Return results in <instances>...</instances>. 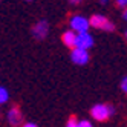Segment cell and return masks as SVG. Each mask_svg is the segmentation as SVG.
<instances>
[{
	"instance_id": "obj_14",
	"label": "cell",
	"mask_w": 127,
	"mask_h": 127,
	"mask_svg": "<svg viewBox=\"0 0 127 127\" xmlns=\"http://www.w3.org/2000/svg\"><path fill=\"white\" fill-rule=\"evenodd\" d=\"M22 127H37V124H34V123H22Z\"/></svg>"
},
{
	"instance_id": "obj_9",
	"label": "cell",
	"mask_w": 127,
	"mask_h": 127,
	"mask_svg": "<svg viewBox=\"0 0 127 127\" xmlns=\"http://www.w3.org/2000/svg\"><path fill=\"white\" fill-rule=\"evenodd\" d=\"M8 101H9V92H8V89L0 86V106L6 104Z\"/></svg>"
},
{
	"instance_id": "obj_3",
	"label": "cell",
	"mask_w": 127,
	"mask_h": 127,
	"mask_svg": "<svg viewBox=\"0 0 127 127\" xmlns=\"http://www.w3.org/2000/svg\"><path fill=\"white\" fill-rule=\"evenodd\" d=\"M69 28L75 32H84V31H89L90 22H89L87 17L75 14V15H72L70 20H69Z\"/></svg>"
},
{
	"instance_id": "obj_11",
	"label": "cell",
	"mask_w": 127,
	"mask_h": 127,
	"mask_svg": "<svg viewBox=\"0 0 127 127\" xmlns=\"http://www.w3.org/2000/svg\"><path fill=\"white\" fill-rule=\"evenodd\" d=\"M78 127H94V126L89 120H81V121H78Z\"/></svg>"
},
{
	"instance_id": "obj_13",
	"label": "cell",
	"mask_w": 127,
	"mask_h": 127,
	"mask_svg": "<svg viewBox=\"0 0 127 127\" xmlns=\"http://www.w3.org/2000/svg\"><path fill=\"white\" fill-rule=\"evenodd\" d=\"M120 8H127V0H115Z\"/></svg>"
},
{
	"instance_id": "obj_6",
	"label": "cell",
	"mask_w": 127,
	"mask_h": 127,
	"mask_svg": "<svg viewBox=\"0 0 127 127\" xmlns=\"http://www.w3.org/2000/svg\"><path fill=\"white\" fill-rule=\"evenodd\" d=\"M75 46L81 48V49H90L94 46V37L89 31L84 32H77V41H75Z\"/></svg>"
},
{
	"instance_id": "obj_7",
	"label": "cell",
	"mask_w": 127,
	"mask_h": 127,
	"mask_svg": "<svg viewBox=\"0 0 127 127\" xmlns=\"http://www.w3.org/2000/svg\"><path fill=\"white\" fill-rule=\"evenodd\" d=\"M6 120H8V124L12 126V127H19L22 123H23V116H22V112L19 107H11L6 113Z\"/></svg>"
},
{
	"instance_id": "obj_5",
	"label": "cell",
	"mask_w": 127,
	"mask_h": 127,
	"mask_svg": "<svg viewBox=\"0 0 127 127\" xmlns=\"http://www.w3.org/2000/svg\"><path fill=\"white\" fill-rule=\"evenodd\" d=\"M49 34V23L46 20H38L32 28V37L35 40H44Z\"/></svg>"
},
{
	"instance_id": "obj_12",
	"label": "cell",
	"mask_w": 127,
	"mask_h": 127,
	"mask_svg": "<svg viewBox=\"0 0 127 127\" xmlns=\"http://www.w3.org/2000/svg\"><path fill=\"white\" fill-rule=\"evenodd\" d=\"M121 90H123L124 94H127V77H124L121 80Z\"/></svg>"
},
{
	"instance_id": "obj_1",
	"label": "cell",
	"mask_w": 127,
	"mask_h": 127,
	"mask_svg": "<svg viewBox=\"0 0 127 127\" xmlns=\"http://www.w3.org/2000/svg\"><path fill=\"white\" fill-rule=\"evenodd\" d=\"M113 112H115V110H113V107L107 106V104H103V103H99V104H95L92 109H90V116H92L95 121L103 123V121H107L109 118L113 115Z\"/></svg>"
},
{
	"instance_id": "obj_17",
	"label": "cell",
	"mask_w": 127,
	"mask_h": 127,
	"mask_svg": "<svg viewBox=\"0 0 127 127\" xmlns=\"http://www.w3.org/2000/svg\"><path fill=\"white\" fill-rule=\"evenodd\" d=\"M107 2H109V0H99V3H101V5H106Z\"/></svg>"
},
{
	"instance_id": "obj_10",
	"label": "cell",
	"mask_w": 127,
	"mask_h": 127,
	"mask_svg": "<svg viewBox=\"0 0 127 127\" xmlns=\"http://www.w3.org/2000/svg\"><path fill=\"white\" fill-rule=\"evenodd\" d=\"M66 127H78V120L75 116H70L66 123Z\"/></svg>"
},
{
	"instance_id": "obj_19",
	"label": "cell",
	"mask_w": 127,
	"mask_h": 127,
	"mask_svg": "<svg viewBox=\"0 0 127 127\" xmlns=\"http://www.w3.org/2000/svg\"><path fill=\"white\" fill-rule=\"evenodd\" d=\"M26 2H31V0H26Z\"/></svg>"
},
{
	"instance_id": "obj_18",
	"label": "cell",
	"mask_w": 127,
	"mask_h": 127,
	"mask_svg": "<svg viewBox=\"0 0 127 127\" xmlns=\"http://www.w3.org/2000/svg\"><path fill=\"white\" fill-rule=\"evenodd\" d=\"M126 38H127V31H126Z\"/></svg>"
},
{
	"instance_id": "obj_4",
	"label": "cell",
	"mask_w": 127,
	"mask_h": 127,
	"mask_svg": "<svg viewBox=\"0 0 127 127\" xmlns=\"http://www.w3.org/2000/svg\"><path fill=\"white\" fill-rule=\"evenodd\" d=\"M89 51L87 49H81V48H72L70 51V60L72 63H75L77 66H84L89 63Z\"/></svg>"
},
{
	"instance_id": "obj_2",
	"label": "cell",
	"mask_w": 127,
	"mask_h": 127,
	"mask_svg": "<svg viewBox=\"0 0 127 127\" xmlns=\"http://www.w3.org/2000/svg\"><path fill=\"white\" fill-rule=\"evenodd\" d=\"M89 22H90V28H96V29L107 31V32H110V31L115 29V25L109 20L107 17H104L101 14H94L89 19Z\"/></svg>"
},
{
	"instance_id": "obj_8",
	"label": "cell",
	"mask_w": 127,
	"mask_h": 127,
	"mask_svg": "<svg viewBox=\"0 0 127 127\" xmlns=\"http://www.w3.org/2000/svg\"><path fill=\"white\" fill-rule=\"evenodd\" d=\"M61 40H63V44H64V46H67L69 49L75 48V41H77V32H75V31H72V29L66 31V32H63V35H61Z\"/></svg>"
},
{
	"instance_id": "obj_15",
	"label": "cell",
	"mask_w": 127,
	"mask_h": 127,
	"mask_svg": "<svg viewBox=\"0 0 127 127\" xmlns=\"http://www.w3.org/2000/svg\"><path fill=\"white\" fill-rule=\"evenodd\" d=\"M69 2H70V5H80L83 0H69Z\"/></svg>"
},
{
	"instance_id": "obj_16",
	"label": "cell",
	"mask_w": 127,
	"mask_h": 127,
	"mask_svg": "<svg viewBox=\"0 0 127 127\" xmlns=\"http://www.w3.org/2000/svg\"><path fill=\"white\" fill-rule=\"evenodd\" d=\"M123 19L127 22V8H124V12H123Z\"/></svg>"
}]
</instances>
